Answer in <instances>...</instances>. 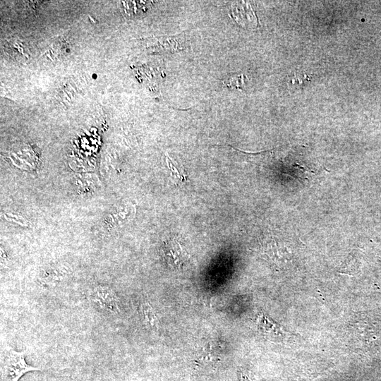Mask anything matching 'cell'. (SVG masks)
Wrapping results in <instances>:
<instances>
[{
  "instance_id": "cell-1",
  "label": "cell",
  "mask_w": 381,
  "mask_h": 381,
  "mask_svg": "<svg viewBox=\"0 0 381 381\" xmlns=\"http://www.w3.org/2000/svg\"><path fill=\"white\" fill-rule=\"evenodd\" d=\"M25 351H16L9 346H5L2 349L1 375L6 381H18L25 373L40 370L39 368L27 364L25 360Z\"/></svg>"
},
{
  "instance_id": "cell-2",
  "label": "cell",
  "mask_w": 381,
  "mask_h": 381,
  "mask_svg": "<svg viewBox=\"0 0 381 381\" xmlns=\"http://www.w3.org/2000/svg\"><path fill=\"white\" fill-rule=\"evenodd\" d=\"M92 301L107 311L118 310L117 297L112 290L106 286H97L92 292Z\"/></svg>"
},
{
  "instance_id": "cell-3",
  "label": "cell",
  "mask_w": 381,
  "mask_h": 381,
  "mask_svg": "<svg viewBox=\"0 0 381 381\" xmlns=\"http://www.w3.org/2000/svg\"><path fill=\"white\" fill-rule=\"evenodd\" d=\"M141 312L145 322L152 329H157L158 320L152 306L147 302L143 303L141 306Z\"/></svg>"
},
{
  "instance_id": "cell-4",
  "label": "cell",
  "mask_w": 381,
  "mask_h": 381,
  "mask_svg": "<svg viewBox=\"0 0 381 381\" xmlns=\"http://www.w3.org/2000/svg\"><path fill=\"white\" fill-rule=\"evenodd\" d=\"M183 251L179 243L176 242L171 243L168 248L166 249V255L174 264L178 265L182 260Z\"/></svg>"
},
{
  "instance_id": "cell-5",
  "label": "cell",
  "mask_w": 381,
  "mask_h": 381,
  "mask_svg": "<svg viewBox=\"0 0 381 381\" xmlns=\"http://www.w3.org/2000/svg\"><path fill=\"white\" fill-rule=\"evenodd\" d=\"M245 78L246 76L244 75L239 74L228 77L226 80H222V83L225 86H228L230 88L241 90L245 87Z\"/></svg>"
},
{
  "instance_id": "cell-6",
  "label": "cell",
  "mask_w": 381,
  "mask_h": 381,
  "mask_svg": "<svg viewBox=\"0 0 381 381\" xmlns=\"http://www.w3.org/2000/svg\"><path fill=\"white\" fill-rule=\"evenodd\" d=\"M167 163L168 164L169 169L171 171L172 177L175 182L181 183L185 182L187 179V177L185 173L181 171L178 167H176L174 163L172 162L171 159L167 155Z\"/></svg>"
},
{
  "instance_id": "cell-7",
  "label": "cell",
  "mask_w": 381,
  "mask_h": 381,
  "mask_svg": "<svg viewBox=\"0 0 381 381\" xmlns=\"http://www.w3.org/2000/svg\"><path fill=\"white\" fill-rule=\"evenodd\" d=\"M240 380L241 381H251L247 376V375H245L243 373H241Z\"/></svg>"
}]
</instances>
